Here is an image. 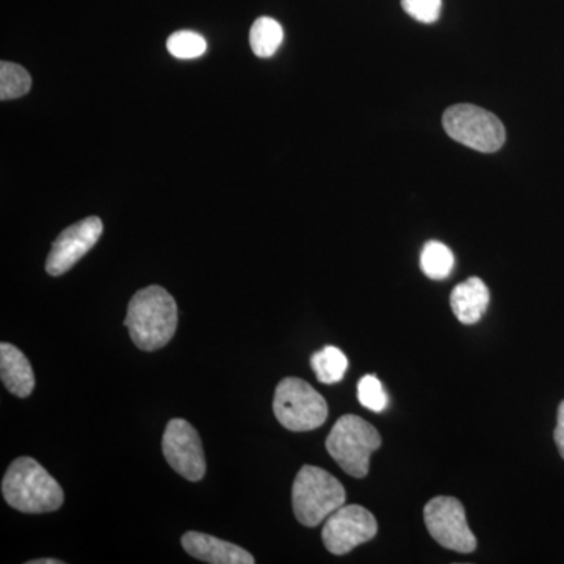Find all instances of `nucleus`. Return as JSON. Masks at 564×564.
Segmentation results:
<instances>
[{
	"label": "nucleus",
	"mask_w": 564,
	"mask_h": 564,
	"mask_svg": "<svg viewBox=\"0 0 564 564\" xmlns=\"http://www.w3.org/2000/svg\"><path fill=\"white\" fill-rule=\"evenodd\" d=\"M403 10L423 24H432L441 14L443 0H402Z\"/></svg>",
	"instance_id": "20"
},
{
	"label": "nucleus",
	"mask_w": 564,
	"mask_h": 564,
	"mask_svg": "<svg viewBox=\"0 0 564 564\" xmlns=\"http://www.w3.org/2000/svg\"><path fill=\"white\" fill-rule=\"evenodd\" d=\"M556 448L564 459V400L560 403L558 417H556V429L554 433Z\"/></svg>",
	"instance_id": "21"
},
{
	"label": "nucleus",
	"mask_w": 564,
	"mask_h": 564,
	"mask_svg": "<svg viewBox=\"0 0 564 564\" xmlns=\"http://www.w3.org/2000/svg\"><path fill=\"white\" fill-rule=\"evenodd\" d=\"M32 87V77L17 63H0V99L10 101L28 95Z\"/></svg>",
	"instance_id": "17"
},
{
	"label": "nucleus",
	"mask_w": 564,
	"mask_h": 564,
	"mask_svg": "<svg viewBox=\"0 0 564 564\" xmlns=\"http://www.w3.org/2000/svg\"><path fill=\"white\" fill-rule=\"evenodd\" d=\"M380 445L378 430L355 414L343 415L334 423L326 440V451L334 462L355 478H364L369 474L370 456Z\"/></svg>",
	"instance_id": "4"
},
{
	"label": "nucleus",
	"mask_w": 564,
	"mask_h": 564,
	"mask_svg": "<svg viewBox=\"0 0 564 564\" xmlns=\"http://www.w3.org/2000/svg\"><path fill=\"white\" fill-rule=\"evenodd\" d=\"M166 463L185 480L199 481L206 475V455L198 432L184 419H173L162 437Z\"/></svg>",
	"instance_id": "9"
},
{
	"label": "nucleus",
	"mask_w": 564,
	"mask_h": 564,
	"mask_svg": "<svg viewBox=\"0 0 564 564\" xmlns=\"http://www.w3.org/2000/svg\"><path fill=\"white\" fill-rule=\"evenodd\" d=\"M423 519L433 540L448 551L470 554L477 549V540L467 525L466 510L455 497H434L425 505Z\"/></svg>",
	"instance_id": "7"
},
{
	"label": "nucleus",
	"mask_w": 564,
	"mask_h": 564,
	"mask_svg": "<svg viewBox=\"0 0 564 564\" xmlns=\"http://www.w3.org/2000/svg\"><path fill=\"white\" fill-rule=\"evenodd\" d=\"M443 124L452 139L480 152L499 151L507 137L496 115L473 104H456L445 110Z\"/></svg>",
	"instance_id": "6"
},
{
	"label": "nucleus",
	"mask_w": 564,
	"mask_h": 564,
	"mask_svg": "<svg viewBox=\"0 0 564 564\" xmlns=\"http://www.w3.org/2000/svg\"><path fill=\"white\" fill-rule=\"evenodd\" d=\"M61 560L57 558H43V560H33V562H29V564H62Z\"/></svg>",
	"instance_id": "22"
},
{
	"label": "nucleus",
	"mask_w": 564,
	"mask_h": 564,
	"mask_svg": "<svg viewBox=\"0 0 564 564\" xmlns=\"http://www.w3.org/2000/svg\"><path fill=\"white\" fill-rule=\"evenodd\" d=\"M0 377L3 386L21 399L31 395L35 389V375L31 362L14 345L0 344Z\"/></svg>",
	"instance_id": "12"
},
{
	"label": "nucleus",
	"mask_w": 564,
	"mask_h": 564,
	"mask_svg": "<svg viewBox=\"0 0 564 564\" xmlns=\"http://www.w3.org/2000/svg\"><path fill=\"white\" fill-rule=\"evenodd\" d=\"M170 54L181 61H192V58L202 57L207 51V41L199 33L191 31H181L173 33L166 41Z\"/></svg>",
	"instance_id": "18"
},
{
	"label": "nucleus",
	"mask_w": 564,
	"mask_h": 564,
	"mask_svg": "<svg viewBox=\"0 0 564 564\" xmlns=\"http://www.w3.org/2000/svg\"><path fill=\"white\" fill-rule=\"evenodd\" d=\"M6 502L21 513H51L65 500L62 486L39 462L21 456L10 464L2 481Z\"/></svg>",
	"instance_id": "2"
},
{
	"label": "nucleus",
	"mask_w": 564,
	"mask_h": 564,
	"mask_svg": "<svg viewBox=\"0 0 564 564\" xmlns=\"http://www.w3.org/2000/svg\"><path fill=\"white\" fill-rule=\"evenodd\" d=\"M104 225L101 218L88 217L85 220L69 226L52 243L46 270L51 276H61L69 272L88 251L98 243L102 236Z\"/></svg>",
	"instance_id": "10"
},
{
	"label": "nucleus",
	"mask_w": 564,
	"mask_h": 564,
	"mask_svg": "<svg viewBox=\"0 0 564 564\" xmlns=\"http://www.w3.org/2000/svg\"><path fill=\"white\" fill-rule=\"evenodd\" d=\"M455 267V256L447 245L426 242L421 252V269L430 280H445Z\"/></svg>",
	"instance_id": "16"
},
{
	"label": "nucleus",
	"mask_w": 564,
	"mask_h": 564,
	"mask_svg": "<svg viewBox=\"0 0 564 564\" xmlns=\"http://www.w3.org/2000/svg\"><path fill=\"white\" fill-rule=\"evenodd\" d=\"M284 40L282 25L273 18L262 17L254 21L250 32L251 50L258 57H272Z\"/></svg>",
	"instance_id": "15"
},
{
	"label": "nucleus",
	"mask_w": 564,
	"mask_h": 564,
	"mask_svg": "<svg viewBox=\"0 0 564 564\" xmlns=\"http://www.w3.org/2000/svg\"><path fill=\"white\" fill-rule=\"evenodd\" d=\"M182 547L187 554L210 564H252L250 552L240 545L199 532H188L182 536Z\"/></svg>",
	"instance_id": "11"
},
{
	"label": "nucleus",
	"mask_w": 564,
	"mask_h": 564,
	"mask_svg": "<svg viewBox=\"0 0 564 564\" xmlns=\"http://www.w3.org/2000/svg\"><path fill=\"white\" fill-rule=\"evenodd\" d=\"M358 400L364 408L373 413H381L388 406V395H386L383 384L375 375H366L359 380Z\"/></svg>",
	"instance_id": "19"
},
{
	"label": "nucleus",
	"mask_w": 564,
	"mask_h": 564,
	"mask_svg": "<svg viewBox=\"0 0 564 564\" xmlns=\"http://www.w3.org/2000/svg\"><path fill=\"white\" fill-rule=\"evenodd\" d=\"M273 413L291 432H311L328 419V403L300 378H284L274 391Z\"/></svg>",
	"instance_id": "5"
},
{
	"label": "nucleus",
	"mask_w": 564,
	"mask_h": 564,
	"mask_svg": "<svg viewBox=\"0 0 564 564\" xmlns=\"http://www.w3.org/2000/svg\"><path fill=\"white\" fill-rule=\"evenodd\" d=\"M347 492L336 477L321 467L303 466L292 488L293 514L300 524L321 525L344 507Z\"/></svg>",
	"instance_id": "3"
},
{
	"label": "nucleus",
	"mask_w": 564,
	"mask_h": 564,
	"mask_svg": "<svg viewBox=\"0 0 564 564\" xmlns=\"http://www.w3.org/2000/svg\"><path fill=\"white\" fill-rule=\"evenodd\" d=\"M177 321V304L170 292L161 285H150L132 296L124 325L140 350L154 351L173 339Z\"/></svg>",
	"instance_id": "1"
},
{
	"label": "nucleus",
	"mask_w": 564,
	"mask_h": 564,
	"mask_svg": "<svg viewBox=\"0 0 564 564\" xmlns=\"http://www.w3.org/2000/svg\"><path fill=\"white\" fill-rule=\"evenodd\" d=\"M489 304V291L480 278L474 276L456 285L451 295L455 317L464 325H474L484 317Z\"/></svg>",
	"instance_id": "13"
},
{
	"label": "nucleus",
	"mask_w": 564,
	"mask_h": 564,
	"mask_svg": "<svg viewBox=\"0 0 564 564\" xmlns=\"http://www.w3.org/2000/svg\"><path fill=\"white\" fill-rule=\"evenodd\" d=\"M311 367H313L315 377L321 383H339L347 373L348 359L340 348L328 345L323 350L314 352L313 358H311Z\"/></svg>",
	"instance_id": "14"
},
{
	"label": "nucleus",
	"mask_w": 564,
	"mask_h": 564,
	"mask_svg": "<svg viewBox=\"0 0 564 564\" xmlns=\"http://www.w3.org/2000/svg\"><path fill=\"white\" fill-rule=\"evenodd\" d=\"M378 533L375 516L361 505H344L325 521L322 540L334 555H345Z\"/></svg>",
	"instance_id": "8"
}]
</instances>
